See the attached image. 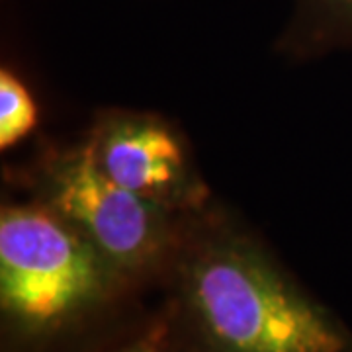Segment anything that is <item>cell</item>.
Returning a JSON list of instances; mask_svg holds the SVG:
<instances>
[{
	"label": "cell",
	"instance_id": "cell-1",
	"mask_svg": "<svg viewBox=\"0 0 352 352\" xmlns=\"http://www.w3.org/2000/svg\"><path fill=\"white\" fill-rule=\"evenodd\" d=\"M164 286L194 352H352V331L214 201L188 215Z\"/></svg>",
	"mask_w": 352,
	"mask_h": 352
},
{
	"label": "cell",
	"instance_id": "cell-2",
	"mask_svg": "<svg viewBox=\"0 0 352 352\" xmlns=\"http://www.w3.org/2000/svg\"><path fill=\"white\" fill-rule=\"evenodd\" d=\"M131 292L73 227L36 200L0 210V311L10 342L41 349Z\"/></svg>",
	"mask_w": 352,
	"mask_h": 352
},
{
	"label": "cell",
	"instance_id": "cell-3",
	"mask_svg": "<svg viewBox=\"0 0 352 352\" xmlns=\"http://www.w3.org/2000/svg\"><path fill=\"white\" fill-rule=\"evenodd\" d=\"M12 180L78 231L131 294L166 282L188 215L170 214L116 184L85 141L45 147Z\"/></svg>",
	"mask_w": 352,
	"mask_h": 352
},
{
	"label": "cell",
	"instance_id": "cell-4",
	"mask_svg": "<svg viewBox=\"0 0 352 352\" xmlns=\"http://www.w3.org/2000/svg\"><path fill=\"white\" fill-rule=\"evenodd\" d=\"M82 141L104 175L170 214H196L214 201L188 141L159 113L104 110Z\"/></svg>",
	"mask_w": 352,
	"mask_h": 352
},
{
	"label": "cell",
	"instance_id": "cell-5",
	"mask_svg": "<svg viewBox=\"0 0 352 352\" xmlns=\"http://www.w3.org/2000/svg\"><path fill=\"white\" fill-rule=\"evenodd\" d=\"M352 47V0H294L274 51L289 61H314Z\"/></svg>",
	"mask_w": 352,
	"mask_h": 352
},
{
	"label": "cell",
	"instance_id": "cell-6",
	"mask_svg": "<svg viewBox=\"0 0 352 352\" xmlns=\"http://www.w3.org/2000/svg\"><path fill=\"white\" fill-rule=\"evenodd\" d=\"M92 352H194L176 319L173 303L166 302L149 317L118 331Z\"/></svg>",
	"mask_w": 352,
	"mask_h": 352
},
{
	"label": "cell",
	"instance_id": "cell-7",
	"mask_svg": "<svg viewBox=\"0 0 352 352\" xmlns=\"http://www.w3.org/2000/svg\"><path fill=\"white\" fill-rule=\"evenodd\" d=\"M39 110L30 88L12 69L0 71V149L6 151L38 126Z\"/></svg>",
	"mask_w": 352,
	"mask_h": 352
}]
</instances>
